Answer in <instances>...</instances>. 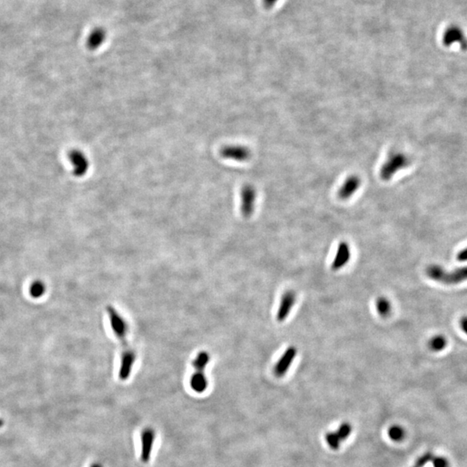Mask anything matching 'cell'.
<instances>
[{
	"label": "cell",
	"instance_id": "cell-19",
	"mask_svg": "<svg viewBox=\"0 0 467 467\" xmlns=\"http://www.w3.org/2000/svg\"><path fill=\"white\" fill-rule=\"evenodd\" d=\"M326 441L331 449L337 450L340 445V439L338 438L336 433H329L326 435Z\"/></svg>",
	"mask_w": 467,
	"mask_h": 467
},
{
	"label": "cell",
	"instance_id": "cell-11",
	"mask_svg": "<svg viewBox=\"0 0 467 467\" xmlns=\"http://www.w3.org/2000/svg\"><path fill=\"white\" fill-rule=\"evenodd\" d=\"M156 433L152 427H145L141 433V453L140 459L143 463H148L152 455L155 441Z\"/></svg>",
	"mask_w": 467,
	"mask_h": 467
},
{
	"label": "cell",
	"instance_id": "cell-17",
	"mask_svg": "<svg viewBox=\"0 0 467 467\" xmlns=\"http://www.w3.org/2000/svg\"><path fill=\"white\" fill-rule=\"evenodd\" d=\"M46 291V286L41 280H36L29 286V294L35 299H38L44 295Z\"/></svg>",
	"mask_w": 467,
	"mask_h": 467
},
{
	"label": "cell",
	"instance_id": "cell-23",
	"mask_svg": "<svg viewBox=\"0 0 467 467\" xmlns=\"http://www.w3.org/2000/svg\"><path fill=\"white\" fill-rule=\"evenodd\" d=\"M457 258L460 261H467V247L465 249L461 250L460 253L458 254Z\"/></svg>",
	"mask_w": 467,
	"mask_h": 467
},
{
	"label": "cell",
	"instance_id": "cell-13",
	"mask_svg": "<svg viewBox=\"0 0 467 467\" xmlns=\"http://www.w3.org/2000/svg\"><path fill=\"white\" fill-rule=\"evenodd\" d=\"M106 36H107V33L103 28L102 27L94 28L87 36V47L90 51L97 50L105 42Z\"/></svg>",
	"mask_w": 467,
	"mask_h": 467
},
{
	"label": "cell",
	"instance_id": "cell-21",
	"mask_svg": "<svg viewBox=\"0 0 467 467\" xmlns=\"http://www.w3.org/2000/svg\"><path fill=\"white\" fill-rule=\"evenodd\" d=\"M432 461H433L434 467H449L448 461L443 457H436L434 458Z\"/></svg>",
	"mask_w": 467,
	"mask_h": 467
},
{
	"label": "cell",
	"instance_id": "cell-20",
	"mask_svg": "<svg viewBox=\"0 0 467 467\" xmlns=\"http://www.w3.org/2000/svg\"><path fill=\"white\" fill-rule=\"evenodd\" d=\"M351 432H352L351 425L349 423H344L339 427V429L337 430L336 434L338 436V438L340 439V440H343L344 439L347 438L351 434Z\"/></svg>",
	"mask_w": 467,
	"mask_h": 467
},
{
	"label": "cell",
	"instance_id": "cell-5",
	"mask_svg": "<svg viewBox=\"0 0 467 467\" xmlns=\"http://www.w3.org/2000/svg\"><path fill=\"white\" fill-rule=\"evenodd\" d=\"M257 192L252 185H243L240 192V210L243 218L248 219L254 214Z\"/></svg>",
	"mask_w": 467,
	"mask_h": 467
},
{
	"label": "cell",
	"instance_id": "cell-6",
	"mask_svg": "<svg viewBox=\"0 0 467 467\" xmlns=\"http://www.w3.org/2000/svg\"><path fill=\"white\" fill-rule=\"evenodd\" d=\"M220 155L225 160H230L236 162H246L251 158V151L247 146L240 145H225L220 150Z\"/></svg>",
	"mask_w": 467,
	"mask_h": 467
},
{
	"label": "cell",
	"instance_id": "cell-24",
	"mask_svg": "<svg viewBox=\"0 0 467 467\" xmlns=\"http://www.w3.org/2000/svg\"><path fill=\"white\" fill-rule=\"evenodd\" d=\"M460 326L464 332L467 335V317H465L460 320Z\"/></svg>",
	"mask_w": 467,
	"mask_h": 467
},
{
	"label": "cell",
	"instance_id": "cell-7",
	"mask_svg": "<svg viewBox=\"0 0 467 467\" xmlns=\"http://www.w3.org/2000/svg\"><path fill=\"white\" fill-rule=\"evenodd\" d=\"M296 302V293L293 290H287L281 296L279 302V309L276 314V319L279 323H282L286 320L290 312L293 310V307Z\"/></svg>",
	"mask_w": 467,
	"mask_h": 467
},
{
	"label": "cell",
	"instance_id": "cell-4",
	"mask_svg": "<svg viewBox=\"0 0 467 467\" xmlns=\"http://www.w3.org/2000/svg\"><path fill=\"white\" fill-rule=\"evenodd\" d=\"M409 157L402 152H395L387 157L380 169V178L384 182L389 181L398 171L410 165Z\"/></svg>",
	"mask_w": 467,
	"mask_h": 467
},
{
	"label": "cell",
	"instance_id": "cell-22",
	"mask_svg": "<svg viewBox=\"0 0 467 467\" xmlns=\"http://www.w3.org/2000/svg\"><path fill=\"white\" fill-rule=\"evenodd\" d=\"M432 460H433V455H432V453H426V454H424L423 456L420 457V459L417 460L415 467H423L424 466H425V465L427 463V462H429V461Z\"/></svg>",
	"mask_w": 467,
	"mask_h": 467
},
{
	"label": "cell",
	"instance_id": "cell-9",
	"mask_svg": "<svg viewBox=\"0 0 467 467\" xmlns=\"http://www.w3.org/2000/svg\"><path fill=\"white\" fill-rule=\"evenodd\" d=\"M362 185V179L358 175H351L344 180L343 185L337 191V197L342 201H346L357 192Z\"/></svg>",
	"mask_w": 467,
	"mask_h": 467
},
{
	"label": "cell",
	"instance_id": "cell-18",
	"mask_svg": "<svg viewBox=\"0 0 467 467\" xmlns=\"http://www.w3.org/2000/svg\"><path fill=\"white\" fill-rule=\"evenodd\" d=\"M388 435L394 441H401L405 436V431L402 427H399V426H394V427H390V429L388 431Z\"/></svg>",
	"mask_w": 467,
	"mask_h": 467
},
{
	"label": "cell",
	"instance_id": "cell-3",
	"mask_svg": "<svg viewBox=\"0 0 467 467\" xmlns=\"http://www.w3.org/2000/svg\"><path fill=\"white\" fill-rule=\"evenodd\" d=\"M426 274L435 281L446 285H456L467 280V267H462L452 272H446L439 265H430L426 269Z\"/></svg>",
	"mask_w": 467,
	"mask_h": 467
},
{
	"label": "cell",
	"instance_id": "cell-10",
	"mask_svg": "<svg viewBox=\"0 0 467 467\" xmlns=\"http://www.w3.org/2000/svg\"><path fill=\"white\" fill-rule=\"evenodd\" d=\"M69 159L75 176L77 178L83 177L89 168V162L86 155L79 150H73L69 154Z\"/></svg>",
	"mask_w": 467,
	"mask_h": 467
},
{
	"label": "cell",
	"instance_id": "cell-15",
	"mask_svg": "<svg viewBox=\"0 0 467 467\" xmlns=\"http://www.w3.org/2000/svg\"><path fill=\"white\" fill-rule=\"evenodd\" d=\"M376 308H377V313L383 319H387L391 313V303L388 299L384 296L377 298L376 301Z\"/></svg>",
	"mask_w": 467,
	"mask_h": 467
},
{
	"label": "cell",
	"instance_id": "cell-25",
	"mask_svg": "<svg viewBox=\"0 0 467 467\" xmlns=\"http://www.w3.org/2000/svg\"><path fill=\"white\" fill-rule=\"evenodd\" d=\"M278 0H264V4L267 7H272L273 5L276 4Z\"/></svg>",
	"mask_w": 467,
	"mask_h": 467
},
{
	"label": "cell",
	"instance_id": "cell-26",
	"mask_svg": "<svg viewBox=\"0 0 467 467\" xmlns=\"http://www.w3.org/2000/svg\"><path fill=\"white\" fill-rule=\"evenodd\" d=\"M90 467H102V466L101 464L94 463L93 464V465H91Z\"/></svg>",
	"mask_w": 467,
	"mask_h": 467
},
{
	"label": "cell",
	"instance_id": "cell-8",
	"mask_svg": "<svg viewBox=\"0 0 467 467\" xmlns=\"http://www.w3.org/2000/svg\"><path fill=\"white\" fill-rule=\"evenodd\" d=\"M297 348L295 346L292 345L286 349L274 368V373L276 377H282L287 373L288 369L297 356Z\"/></svg>",
	"mask_w": 467,
	"mask_h": 467
},
{
	"label": "cell",
	"instance_id": "cell-28",
	"mask_svg": "<svg viewBox=\"0 0 467 467\" xmlns=\"http://www.w3.org/2000/svg\"></svg>",
	"mask_w": 467,
	"mask_h": 467
},
{
	"label": "cell",
	"instance_id": "cell-12",
	"mask_svg": "<svg viewBox=\"0 0 467 467\" xmlns=\"http://www.w3.org/2000/svg\"><path fill=\"white\" fill-rule=\"evenodd\" d=\"M351 257H352V251H351L350 244L344 241L341 242L337 246L335 257L330 266L331 270L338 271L344 268V266H346L349 263Z\"/></svg>",
	"mask_w": 467,
	"mask_h": 467
},
{
	"label": "cell",
	"instance_id": "cell-2",
	"mask_svg": "<svg viewBox=\"0 0 467 467\" xmlns=\"http://www.w3.org/2000/svg\"><path fill=\"white\" fill-rule=\"evenodd\" d=\"M210 356L209 352L205 351L198 352L195 359H193L192 365L193 367V373L190 379V386L192 390L197 394H202L206 391L209 382L205 376V369L209 364Z\"/></svg>",
	"mask_w": 467,
	"mask_h": 467
},
{
	"label": "cell",
	"instance_id": "cell-14",
	"mask_svg": "<svg viewBox=\"0 0 467 467\" xmlns=\"http://www.w3.org/2000/svg\"><path fill=\"white\" fill-rule=\"evenodd\" d=\"M443 42L445 46H451L454 43H465V36L461 29L457 27H451L447 29L443 36Z\"/></svg>",
	"mask_w": 467,
	"mask_h": 467
},
{
	"label": "cell",
	"instance_id": "cell-27",
	"mask_svg": "<svg viewBox=\"0 0 467 467\" xmlns=\"http://www.w3.org/2000/svg\"><path fill=\"white\" fill-rule=\"evenodd\" d=\"M3 424H4V420H2V419H0V427L3 426Z\"/></svg>",
	"mask_w": 467,
	"mask_h": 467
},
{
	"label": "cell",
	"instance_id": "cell-16",
	"mask_svg": "<svg viewBox=\"0 0 467 467\" xmlns=\"http://www.w3.org/2000/svg\"><path fill=\"white\" fill-rule=\"evenodd\" d=\"M446 344H447V340L442 335H436L435 337H432L428 342V346L430 348V350L435 352L443 351L446 346Z\"/></svg>",
	"mask_w": 467,
	"mask_h": 467
},
{
	"label": "cell",
	"instance_id": "cell-1",
	"mask_svg": "<svg viewBox=\"0 0 467 467\" xmlns=\"http://www.w3.org/2000/svg\"><path fill=\"white\" fill-rule=\"evenodd\" d=\"M107 313L112 333L120 343V364L119 378L127 381L133 372L136 362V353L128 340V325L120 311L112 305L107 306Z\"/></svg>",
	"mask_w": 467,
	"mask_h": 467
}]
</instances>
